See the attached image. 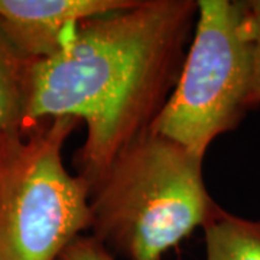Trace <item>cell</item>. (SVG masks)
<instances>
[{
	"label": "cell",
	"mask_w": 260,
	"mask_h": 260,
	"mask_svg": "<svg viewBox=\"0 0 260 260\" xmlns=\"http://www.w3.org/2000/svg\"><path fill=\"white\" fill-rule=\"evenodd\" d=\"M94 237L129 260H160L218 210L203 158L149 129L91 186Z\"/></svg>",
	"instance_id": "7a4b0ae2"
},
{
	"label": "cell",
	"mask_w": 260,
	"mask_h": 260,
	"mask_svg": "<svg viewBox=\"0 0 260 260\" xmlns=\"http://www.w3.org/2000/svg\"><path fill=\"white\" fill-rule=\"evenodd\" d=\"M75 124L70 117L42 121L0 153V260H58L91 225L90 184L62 160Z\"/></svg>",
	"instance_id": "3957f363"
},
{
	"label": "cell",
	"mask_w": 260,
	"mask_h": 260,
	"mask_svg": "<svg viewBox=\"0 0 260 260\" xmlns=\"http://www.w3.org/2000/svg\"><path fill=\"white\" fill-rule=\"evenodd\" d=\"M138 0H0V29L30 61L54 55L81 22Z\"/></svg>",
	"instance_id": "5b68a950"
},
{
	"label": "cell",
	"mask_w": 260,
	"mask_h": 260,
	"mask_svg": "<svg viewBox=\"0 0 260 260\" xmlns=\"http://www.w3.org/2000/svg\"><path fill=\"white\" fill-rule=\"evenodd\" d=\"M205 260H260V221L218 210L204 225Z\"/></svg>",
	"instance_id": "52a82bcc"
},
{
	"label": "cell",
	"mask_w": 260,
	"mask_h": 260,
	"mask_svg": "<svg viewBox=\"0 0 260 260\" xmlns=\"http://www.w3.org/2000/svg\"><path fill=\"white\" fill-rule=\"evenodd\" d=\"M184 65L150 130L204 159L217 136L250 110L253 52L246 2L197 0Z\"/></svg>",
	"instance_id": "277c9868"
},
{
	"label": "cell",
	"mask_w": 260,
	"mask_h": 260,
	"mask_svg": "<svg viewBox=\"0 0 260 260\" xmlns=\"http://www.w3.org/2000/svg\"><path fill=\"white\" fill-rule=\"evenodd\" d=\"M58 260H114V257L94 236H80L68 244Z\"/></svg>",
	"instance_id": "9c48e42d"
},
{
	"label": "cell",
	"mask_w": 260,
	"mask_h": 260,
	"mask_svg": "<svg viewBox=\"0 0 260 260\" xmlns=\"http://www.w3.org/2000/svg\"><path fill=\"white\" fill-rule=\"evenodd\" d=\"M32 62L0 29V153L15 148L29 133L26 99Z\"/></svg>",
	"instance_id": "8992f818"
},
{
	"label": "cell",
	"mask_w": 260,
	"mask_h": 260,
	"mask_svg": "<svg viewBox=\"0 0 260 260\" xmlns=\"http://www.w3.org/2000/svg\"><path fill=\"white\" fill-rule=\"evenodd\" d=\"M246 10L253 52V77L249 95V107L253 109L260 104V0L246 2Z\"/></svg>",
	"instance_id": "ba28073f"
},
{
	"label": "cell",
	"mask_w": 260,
	"mask_h": 260,
	"mask_svg": "<svg viewBox=\"0 0 260 260\" xmlns=\"http://www.w3.org/2000/svg\"><path fill=\"white\" fill-rule=\"evenodd\" d=\"M198 3L138 0L81 22L54 55L29 70L26 126L85 123L78 160L90 188L164 109L181 74Z\"/></svg>",
	"instance_id": "6da1fadb"
}]
</instances>
